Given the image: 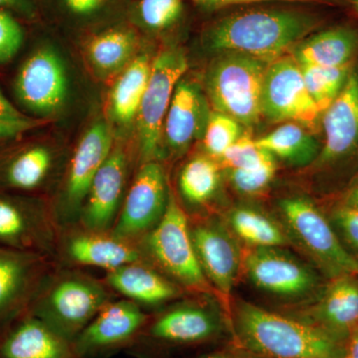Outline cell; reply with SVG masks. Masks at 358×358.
Segmentation results:
<instances>
[{
    "label": "cell",
    "mask_w": 358,
    "mask_h": 358,
    "mask_svg": "<svg viewBox=\"0 0 358 358\" xmlns=\"http://www.w3.org/2000/svg\"><path fill=\"white\" fill-rule=\"evenodd\" d=\"M129 162L121 147L113 148L92 181L78 224L87 229L112 231L124 202Z\"/></svg>",
    "instance_id": "ac0fdd59"
},
{
    "label": "cell",
    "mask_w": 358,
    "mask_h": 358,
    "mask_svg": "<svg viewBox=\"0 0 358 358\" xmlns=\"http://www.w3.org/2000/svg\"><path fill=\"white\" fill-rule=\"evenodd\" d=\"M54 159L51 148L43 143L0 150V189L36 196L51 178Z\"/></svg>",
    "instance_id": "ffe728a7"
},
{
    "label": "cell",
    "mask_w": 358,
    "mask_h": 358,
    "mask_svg": "<svg viewBox=\"0 0 358 358\" xmlns=\"http://www.w3.org/2000/svg\"><path fill=\"white\" fill-rule=\"evenodd\" d=\"M268 63L239 53H223L209 68L206 92L215 112L252 127L262 114L264 78Z\"/></svg>",
    "instance_id": "5b68a950"
},
{
    "label": "cell",
    "mask_w": 358,
    "mask_h": 358,
    "mask_svg": "<svg viewBox=\"0 0 358 358\" xmlns=\"http://www.w3.org/2000/svg\"><path fill=\"white\" fill-rule=\"evenodd\" d=\"M275 160H271L264 166L255 169H232L230 180L237 192L244 194L254 195L262 192L275 178Z\"/></svg>",
    "instance_id": "8d00e7d4"
},
{
    "label": "cell",
    "mask_w": 358,
    "mask_h": 358,
    "mask_svg": "<svg viewBox=\"0 0 358 358\" xmlns=\"http://www.w3.org/2000/svg\"><path fill=\"white\" fill-rule=\"evenodd\" d=\"M345 205L358 208V183L357 185L353 186L352 189L346 194Z\"/></svg>",
    "instance_id": "f6af8a7d"
},
{
    "label": "cell",
    "mask_w": 358,
    "mask_h": 358,
    "mask_svg": "<svg viewBox=\"0 0 358 358\" xmlns=\"http://www.w3.org/2000/svg\"><path fill=\"white\" fill-rule=\"evenodd\" d=\"M152 62L148 56H138L122 73L110 98L112 114L117 122L128 124L138 115L150 80Z\"/></svg>",
    "instance_id": "83f0119b"
},
{
    "label": "cell",
    "mask_w": 358,
    "mask_h": 358,
    "mask_svg": "<svg viewBox=\"0 0 358 358\" xmlns=\"http://www.w3.org/2000/svg\"><path fill=\"white\" fill-rule=\"evenodd\" d=\"M300 66L308 93L322 115L345 86L352 72L350 65L343 67Z\"/></svg>",
    "instance_id": "1f68e13d"
},
{
    "label": "cell",
    "mask_w": 358,
    "mask_h": 358,
    "mask_svg": "<svg viewBox=\"0 0 358 358\" xmlns=\"http://www.w3.org/2000/svg\"><path fill=\"white\" fill-rule=\"evenodd\" d=\"M242 134V124L236 120L222 113H211L204 129L205 150L212 159H220Z\"/></svg>",
    "instance_id": "d6a6232c"
},
{
    "label": "cell",
    "mask_w": 358,
    "mask_h": 358,
    "mask_svg": "<svg viewBox=\"0 0 358 358\" xmlns=\"http://www.w3.org/2000/svg\"><path fill=\"white\" fill-rule=\"evenodd\" d=\"M148 317L134 301H110L73 341L78 358H93L133 341L147 326Z\"/></svg>",
    "instance_id": "2e32d148"
},
{
    "label": "cell",
    "mask_w": 358,
    "mask_h": 358,
    "mask_svg": "<svg viewBox=\"0 0 358 358\" xmlns=\"http://www.w3.org/2000/svg\"><path fill=\"white\" fill-rule=\"evenodd\" d=\"M280 209L294 239L327 274L358 278L357 259L345 248L333 226L310 199L288 197L280 202Z\"/></svg>",
    "instance_id": "ba28073f"
},
{
    "label": "cell",
    "mask_w": 358,
    "mask_h": 358,
    "mask_svg": "<svg viewBox=\"0 0 358 358\" xmlns=\"http://www.w3.org/2000/svg\"><path fill=\"white\" fill-rule=\"evenodd\" d=\"M303 320L345 343L350 334L358 329V278H334L308 313V319Z\"/></svg>",
    "instance_id": "cb8c5ba5"
},
{
    "label": "cell",
    "mask_w": 358,
    "mask_h": 358,
    "mask_svg": "<svg viewBox=\"0 0 358 358\" xmlns=\"http://www.w3.org/2000/svg\"><path fill=\"white\" fill-rule=\"evenodd\" d=\"M67 91L64 63L46 45L35 47L27 53L11 79L13 102L30 117H48L57 112L65 103Z\"/></svg>",
    "instance_id": "8992f818"
},
{
    "label": "cell",
    "mask_w": 358,
    "mask_h": 358,
    "mask_svg": "<svg viewBox=\"0 0 358 358\" xmlns=\"http://www.w3.org/2000/svg\"><path fill=\"white\" fill-rule=\"evenodd\" d=\"M262 114L272 122H296L307 129L317 126L322 113L308 93L301 66L293 56H282L268 65Z\"/></svg>",
    "instance_id": "8fae6325"
},
{
    "label": "cell",
    "mask_w": 358,
    "mask_h": 358,
    "mask_svg": "<svg viewBox=\"0 0 358 358\" xmlns=\"http://www.w3.org/2000/svg\"><path fill=\"white\" fill-rule=\"evenodd\" d=\"M230 225L252 248H279L289 243L288 236L277 222L256 209H235L230 215Z\"/></svg>",
    "instance_id": "f546056e"
},
{
    "label": "cell",
    "mask_w": 358,
    "mask_h": 358,
    "mask_svg": "<svg viewBox=\"0 0 358 358\" xmlns=\"http://www.w3.org/2000/svg\"><path fill=\"white\" fill-rule=\"evenodd\" d=\"M0 120L11 122L28 121L33 120L23 114L9 96H7L6 92L0 86ZM39 120V119H38Z\"/></svg>",
    "instance_id": "ab89813d"
},
{
    "label": "cell",
    "mask_w": 358,
    "mask_h": 358,
    "mask_svg": "<svg viewBox=\"0 0 358 358\" xmlns=\"http://www.w3.org/2000/svg\"><path fill=\"white\" fill-rule=\"evenodd\" d=\"M203 96L192 82L176 85L164 121L167 145L174 152H185L206 126Z\"/></svg>",
    "instance_id": "d4e9b609"
},
{
    "label": "cell",
    "mask_w": 358,
    "mask_h": 358,
    "mask_svg": "<svg viewBox=\"0 0 358 358\" xmlns=\"http://www.w3.org/2000/svg\"><path fill=\"white\" fill-rule=\"evenodd\" d=\"M343 358H358V329L353 331L346 339Z\"/></svg>",
    "instance_id": "7bdbcfd3"
},
{
    "label": "cell",
    "mask_w": 358,
    "mask_h": 358,
    "mask_svg": "<svg viewBox=\"0 0 358 358\" xmlns=\"http://www.w3.org/2000/svg\"><path fill=\"white\" fill-rule=\"evenodd\" d=\"M113 136L105 122H96L82 136L68 166L60 201L52 209L60 230L77 225L90 186L109 157Z\"/></svg>",
    "instance_id": "30bf717a"
},
{
    "label": "cell",
    "mask_w": 358,
    "mask_h": 358,
    "mask_svg": "<svg viewBox=\"0 0 358 358\" xmlns=\"http://www.w3.org/2000/svg\"><path fill=\"white\" fill-rule=\"evenodd\" d=\"M136 39L127 30H110L94 37L88 44L90 63L102 74H114L131 62Z\"/></svg>",
    "instance_id": "f1b7e54d"
},
{
    "label": "cell",
    "mask_w": 358,
    "mask_h": 358,
    "mask_svg": "<svg viewBox=\"0 0 358 358\" xmlns=\"http://www.w3.org/2000/svg\"><path fill=\"white\" fill-rule=\"evenodd\" d=\"M114 294L105 282L77 268L55 266L27 313L73 343Z\"/></svg>",
    "instance_id": "3957f363"
},
{
    "label": "cell",
    "mask_w": 358,
    "mask_h": 358,
    "mask_svg": "<svg viewBox=\"0 0 358 358\" xmlns=\"http://www.w3.org/2000/svg\"><path fill=\"white\" fill-rule=\"evenodd\" d=\"M324 147L320 164L336 162L350 154L358 145V74L350 72L336 100L322 114Z\"/></svg>",
    "instance_id": "44dd1931"
},
{
    "label": "cell",
    "mask_w": 358,
    "mask_h": 358,
    "mask_svg": "<svg viewBox=\"0 0 358 358\" xmlns=\"http://www.w3.org/2000/svg\"><path fill=\"white\" fill-rule=\"evenodd\" d=\"M138 244L143 260L180 288L195 293H215L195 253L189 219L171 193L159 224Z\"/></svg>",
    "instance_id": "277c9868"
},
{
    "label": "cell",
    "mask_w": 358,
    "mask_h": 358,
    "mask_svg": "<svg viewBox=\"0 0 358 358\" xmlns=\"http://www.w3.org/2000/svg\"><path fill=\"white\" fill-rule=\"evenodd\" d=\"M220 183V169L215 160L197 155L188 160L178 176V186L183 199L192 206L210 201Z\"/></svg>",
    "instance_id": "4dcf8cb0"
},
{
    "label": "cell",
    "mask_w": 358,
    "mask_h": 358,
    "mask_svg": "<svg viewBox=\"0 0 358 358\" xmlns=\"http://www.w3.org/2000/svg\"><path fill=\"white\" fill-rule=\"evenodd\" d=\"M187 68V59L180 49L160 52L152 62L150 80L136 115L143 162H152L159 154L167 110L176 85Z\"/></svg>",
    "instance_id": "9c48e42d"
},
{
    "label": "cell",
    "mask_w": 358,
    "mask_h": 358,
    "mask_svg": "<svg viewBox=\"0 0 358 358\" xmlns=\"http://www.w3.org/2000/svg\"><path fill=\"white\" fill-rule=\"evenodd\" d=\"M199 3L208 6H225L233 4L258 3V2L284 1V2H317L322 0H194Z\"/></svg>",
    "instance_id": "60d3db41"
},
{
    "label": "cell",
    "mask_w": 358,
    "mask_h": 358,
    "mask_svg": "<svg viewBox=\"0 0 358 358\" xmlns=\"http://www.w3.org/2000/svg\"><path fill=\"white\" fill-rule=\"evenodd\" d=\"M0 358H78L72 343L30 313L0 334Z\"/></svg>",
    "instance_id": "7402d4cb"
},
{
    "label": "cell",
    "mask_w": 358,
    "mask_h": 358,
    "mask_svg": "<svg viewBox=\"0 0 358 358\" xmlns=\"http://www.w3.org/2000/svg\"><path fill=\"white\" fill-rule=\"evenodd\" d=\"M190 233L202 272L215 293L222 299L229 317L230 294L242 262L237 243L217 221L190 223Z\"/></svg>",
    "instance_id": "e0dca14e"
},
{
    "label": "cell",
    "mask_w": 358,
    "mask_h": 358,
    "mask_svg": "<svg viewBox=\"0 0 358 358\" xmlns=\"http://www.w3.org/2000/svg\"><path fill=\"white\" fill-rule=\"evenodd\" d=\"M220 320L203 306L186 303L169 308L145 327V334L157 343L192 345L206 343L220 334Z\"/></svg>",
    "instance_id": "d6986e66"
},
{
    "label": "cell",
    "mask_w": 358,
    "mask_h": 358,
    "mask_svg": "<svg viewBox=\"0 0 358 358\" xmlns=\"http://www.w3.org/2000/svg\"><path fill=\"white\" fill-rule=\"evenodd\" d=\"M56 257L69 267L114 270L143 260L140 247L112 231L87 229L79 224L60 231Z\"/></svg>",
    "instance_id": "5bb4252c"
},
{
    "label": "cell",
    "mask_w": 358,
    "mask_h": 358,
    "mask_svg": "<svg viewBox=\"0 0 358 358\" xmlns=\"http://www.w3.org/2000/svg\"><path fill=\"white\" fill-rule=\"evenodd\" d=\"M103 282L115 294L141 307L159 306L178 299L182 293L180 287L145 261L108 271Z\"/></svg>",
    "instance_id": "603a6c76"
},
{
    "label": "cell",
    "mask_w": 358,
    "mask_h": 358,
    "mask_svg": "<svg viewBox=\"0 0 358 358\" xmlns=\"http://www.w3.org/2000/svg\"><path fill=\"white\" fill-rule=\"evenodd\" d=\"M274 159L270 152L261 148L257 141L247 134H242L241 138L220 159L223 166L229 171L255 169Z\"/></svg>",
    "instance_id": "836d02e7"
},
{
    "label": "cell",
    "mask_w": 358,
    "mask_h": 358,
    "mask_svg": "<svg viewBox=\"0 0 358 358\" xmlns=\"http://www.w3.org/2000/svg\"><path fill=\"white\" fill-rule=\"evenodd\" d=\"M0 9H11V10L21 11V13H27L28 1L27 0H0Z\"/></svg>",
    "instance_id": "ee69618b"
},
{
    "label": "cell",
    "mask_w": 358,
    "mask_h": 358,
    "mask_svg": "<svg viewBox=\"0 0 358 358\" xmlns=\"http://www.w3.org/2000/svg\"><path fill=\"white\" fill-rule=\"evenodd\" d=\"M334 221L345 241L358 253V208L343 205L334 211Z\"/></svg>",
    "instance_id": "74e56055"
},
{
    "label": "cell",
    "mask_w": 358,
    "mask_h": 358,
    "mask_svg": "<svg viewBox=\"0 0 358 358\" xmlns=\"http://www.w3.org/2000/svg\"><path fill=\"white\" fill-rule=\"evenodd\" d=\"M352 2L353 7H355V10H357L358 13V0H352Z\"/></svg>",
    "instance_id": "7dc6e473"
},
{
    "label": "cell",
    "mask_w": 358,
    "mask_h": 358,
    "mask_svg": "<svg viewBox=\"0 0 358 358\" xmlns=\"http://www.w3.org/2000/svg\"><path fill=\"white\" fill-rule=\"evenodd\" d=\"M24 42L22 26L8 11L0 9V68L13 63Z\"/></svg>",
    "instance_id": "e575fe53"
},
{
    "label": "cell",
    "mask_w": 358,
    "mask_h": 358,
    "mask_svg": "<svg viewBox=\"0 0 358 358\" xmlns=\"http://www.w3.org/2000/svg\"><path fill=\"white\" fill-rule=\"evenodd\" d=\"M308 129L296 122H285L256 140L258 145L273 157L296 166H305L317 159L319 143L308 133Z\"/></svg>",
    "instance_id": "4316f807"
},
{
    "label": "cell",
    "mask_w": 358,
    "mask_h": 358,
    "mask_svg": "<svg viewBox=\"0 0 358 358\" xmlns=\"http://www.w3.org/2000/svg\"><path fill=\"white\" fill-rule=\"evenodd\" d=\"M181 11V0H141L140 3L141 20L152 29H164L173 24Z\"/></svg>",
    "instance_id": "d590c367"
},
{
    "label": "cell",
    "mask_w": 358,
    "mask_h": 358,
    "mask_svg": "<svg viewBox=\"0 0 358 358\" xmlns=\"http://www.w3.org/2000/svg\"><path fill=\"white\" fill-rule=\"evenodd\" d=\"M169 197L162 166L155 160L143 162L127 192L112 232L138 243L159 224L166 210Z\"/></svg>",
    "instance_id": "4fadbf2b"
},
{
    "label": "cell",
    "mask_w": 358,
    "mask_h": 358,
    "mask_svg": "<svg viewBox=\"0 0 358 358\" xmlns=\"http://www.w3.org/2000/svg\"><path fill=\"white\" fill-rule=\"evenodd\" d=\"M55 259L0 247V334L27 313Z\"/></svg>",
    "instance_id": "7c38bea8"
},
{
    "label": "cell",
    "mask_w": 358,
    "mask_h": 358,
    "mask_svg": "<svg viewBox=\"0 0 358 358\" xmlns=\"http://www.w3.org/2000/svg\"><path fill=\"white\" fill-rule=\"evenodd\" d=\"M42 121L38 119L28 120V121L11 122L0 120V147L8 145L11 141L18 140L21 136L38 128Z\"/></svg>",
    "instance_id": "f35d334b"
},
{
    "label": "cell",
    "mask_w": 358,
    "mask_h": 358,
    "mask_svg": "<svg viewBox=\"0 0 358 358\" xmlns=\"http://www.w3.org/2000/svg\"><path fill=\"white\" fill-rule=\"evenodd\" d=\"M238 348L254 358H343L345 343L303 319L238 301L229 315Z\"/></svg>",
    "instance_id": "6da1fadb"
},
{
    "label": "cell",
    "mask_w": 358,
    "mask_h": 358,
    "mask_svg": "<svg viewBox=\"0 0 358 358\" xmlns=\"http://www.w3.org/2000/svg\"><path fill=\"white\" fill-rule=\"evenodd\" d=\"M71 10L78 14H89L96 10L103 0H65Z\"/></svg>",
    "instance_id": "b9f144b4"
},
{
    "label": "cell",
    "mask_w": 358,
    "mask_h": 358,
    "mask_svg": "<svg viewBox=\"0 0 358 358\" xmlns=\"http://www.w3.org/2000/svg\"><path fill=\"white\" fill-rule=\"evenodd\" d=\"M357 50V30L339 26L306 37L292 49V53L300 65L343 67L350 65Z\"/></svg>",
    "instance_id": "484cf974"
},
{
    "label": "cell",
    "mask_w": 358,
    "mask_h": 358,
    "mask_svg": "<svg viewBox=\"0 0 358 358\" xmlns=\"http://www.w3.org/2000/svg\"><path fill=\"white\" fill-rule=\"evenodd\" d=\"M243 268L256 288L282 298H301L319 285L312 268L280 248L249 250Z\"/></svg>",
    "instance_id": "9a60e30c"
},
{
    "label": "cell",
    "mask_w": 358,
    "mask_h": 358,
    "mask_svg": "<svg viewBox=\"0 0 358 358\" xmlns=\"http://www.w3.org/2000/svg\"><path fill=\"white\" fill-rule=\"evenodd\" d=\"M319 22L293 9H252L226 16L207 33V45L220 53H239L270 64L308 36Z\"/></svg>",
    "instance_id": "7a4b0ae2"
},
{
    "label": "cell",
    "mask_w": 358,
    "mask_h": 358,
    "mask_svg": "<svg viewBox=\"0 0 358 358\" xmlns=\"http://www.w3.org/2000/svg\"><path fill=\"white\" fill-rule=\"evenodd\" d=\"M200 358H232L229 353L226 352H215L208 353V355H204V357Z\"/></svg>",
    "instance_id": "bcb514c9"
},
{
    "label": "cell",
    "mask_w": 358,
    "mask_h": 358,
    "mask_svg": "<svg viewBox=\"0 0 358 358\" xmlns=\"http://www.w3.org/2000/svg\"><path fill=\"white\" fill-rule=\"evenodd\" d=\"M60 231L43 200L0 189V247L55 259Z\"/></svg>",
    "instance_id": "52a82bcc"
}]
</instances>
